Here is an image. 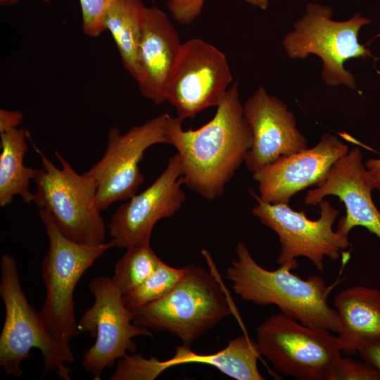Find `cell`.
<instances>
[{"label": "cell", "mask_w": 380, "mask_h": 380, "mask_svg": "<svg viewBox=\"0 0 380 380\" xmlns=\"http://www.w3.org/2000/svg\"><path fill=\"white\" fill-rule=\"evenodd\" d=\"M330 331L280 312L257 327L256 343L260 355L279 373L298 380H331L342 350Z\"/></svg>", "instance_id": "8"}, {"label": "cell", "mask_w": 380, "mask_h": 380, "mask_svg": "<svg viewBox=\"0 0 380 380\" xmlns=\"http://www.w3.org/2000/svg\"><path fill=\"white\" fill-rule=\"evenodd\" d=\"M168 115L160 114L124 133L116 127L109 129L104 154L84 172L96 183V203L101 211L137 194L144 181L139 163L146 151L153 145L166 144Z\"/></svg>", "instance_id": "12"}, {"label": "cell", "mask_w": 380, "mask_h": 380, "mask_svg": "<svg viewBox=\"0 0 380 380\" xmlns=\"http://www.w3.org/2000/svg\"><path fill=\"white\" fill-rule=\"evenodd\" d=\"M205 0H168L167 6L179 24H191L201 13Z\"/></svg>", "instance_id": "26"}, {"label": "cell", "mask_w": 380, "mask_h": 380, "mask_svg": "<svg viewBox=\"0 0 380 380\" xmlns=\"http://www.w3.org/2000/svg\"><path fill=\"white\" fill-rule=\"evenodd\" d=\"M260 356L257 343L248 336L240 335L229 341L227 346L215 353L197 354L189 343L176 348L173 357L163 361L165 369L186 363H203L215 367L220 372L237 380H263L258 368Z\"/></svg>", "instance_id": "19"}, {"label": "cell", "mask_w": 380, "mask_h": 380, "mask_svg": "<svg viewBox=\"0 0 380 380\" xmlns=\"http://www.w3.org/2000/svg\"><path fill=\"white\" fill-rule=\"evenodd\" d=\"M328 6L308 3L303 17L284 37L282 45L291 59L317 56L322 61V77L329 86L343 84L357 89L354 75L344 68L351 58L372 57L370 50L361 44L358 33L371 20L357 13L351 18L336 21Z\"/></svg>", "instance_id": "7"}, {"label": "cell", "mask_w": 380, "mask_h": 380, "mask_svg": "<svg viewBox=\"0 0 380 380\" xmlns=\"http://www.w3.org/2000/svg\"><path fill=\"white\" fill-rule=\"evenodd\" d=\"M187 268H175L161 261L142 284L122 295L125 305L134 310L164 298L182 280Z\"/></svg>", "instance_id": "23"}, {"label": "cell", "mask_w": 380, "mask_h": 380, "mask_svg": "<svg viewBox=\"0 0 380 380\" xmlns=\"http://www.w3.org/2000/svg\"><path fill=\"white\" fill-rule=\"evenodd\" d=\"M23 118L20 110L0 109V134L18 128Z\"/></svg>", "instance_id": "28"}, {"label": "cell", "mask_w": 380, "mask_h": 380, "mask_svg": "<svg viewBox=\"0 0 380 380\" xmlns=\"http://www.w3.org/2000/svg\"><path fill=\"white\" fill-rule=\"evenodd\" d=\"M247 3L257 6L261 9H266L269 4V0H244Z\"/></svg>", "instance_id": "30"}, {"label": "cell", "mask_w": 380, "mask_h": 380, "mask_svg": "<svg viewBox=\"0 0 380 380\" xmlns=\"http://www.w3.org/2000/svg\"><path fill=\"white\" fill-rule=\"evenodd\" d=\"M374 189L375 184L363 163L362 153L355 147L333 165L319 185L307 191L304 203L317 205L326 196H335L346 212L338 221V229L348 234L353 227H363L380 239V211L372 200Z\"/></svg>", "instance_id": "16"}, {"label": "cell", "mask_w": 380, "mask_h": 380, "mask_svg": "<svg viewBox=\"0 0 380 380\" xmlns=\"http://www.w3.org/2000/svg\"><path fill=\"white\" fill-rule=\"evenodd\" d=\"M253 143L244 163L254 173L281 156L308 148L307 139L298 130L287 105L260 87L243 104Z\"/></svg>", "instance_id": "15"}, {"label": "cell", "mask_w": 380, "mask_h": 380, "mask_svg": "<svg viewBox=\"0 0 380 380\" xmlns=\"http://www.w3.org/2000/svg\"><path fill=\"white\" fill-rule=\"evenodd\" d=\"M182 124L177 117L169 114L165 137L181 158L184 184L206 199L221 196L253 143L239 82L232 83L208 122L187 130Z\"/></svg>", "instance_id": "1"}, {"label": "cell", "mask_w": 380, "mask_h": 380, "mask_svg": "<svg viewBox=\"0 0 380 380\" xmlns=\"http://www.w3.org/2000/svg\"><path fill=\"white\" fill-rule=\"evenodd\" d=\"M0 206L12 203L15 196L25 203L33 202L34 193L29 188L37 168L24 165V157L29 149V132L23 128L0 134Z\"/></svg>", "instance_id": "20"}, {"label": "cell", "mask_w": 380, "mask_h": 380, "mask_svg": "<svg viewBox=\"0 0 380 380\" xmlns=\"http://www.w3.org/2000/svg\"><path fill=\"white\" fill-rule=\"evenodd\" d=\"M187 267L184 277L167 296L132 310L134 324L167 331L189 344L232 313L217 278L202 267Z\"/></svg>", "instance_id": "4"}, {"label": "cell", "mask_w": 380, "mask_h": 380, "mask_svg": "<svg viewBox=\"0 0 380 380\" xmlns=\"http://www.w3.org/2000/svg\"><path fill=\"white\" fill-rule=\"evenodd\" d=\"M357 353L380 373V334L364 339L357 348Z\"/></svg>", "instance_id": "27"}, {"label": "cell", "mask_w": 380, "mask_h": 380, "mask_svg": "<svg viewBox=\"0 0 380 380\" xmlns=\"http://www.w3.org/2000/svg\"><path fill=\"white\" fill-rule=\"evenodd\" d=\"M182 44L167 14L147 7L134 80L141 94L156 105L165 101V87Z\"/></svg>", "instance_id": "17"}, {"label": "cell", "mask_w": 380, "mask_h": 380, "mask_svg": "<svg viewBox=\"0 0 380 380\" xmlns=\"http://www.w3.org/2000/svg\"><path fill=\"white\" fill-rule=\"evenodd\" d=\"M338 316L336 333L346 355L357 353L361 342L380 334V291L367 286H353L334 298Z\"/></svg>", "instance_id": "18"}, {"label": "cell", "mask_w": 380, "mask_h": 380, "mask_svg": "<svg viewBox=\"0 0 380 380\" xmlns=\"http://www.w3.org/2000/svg\"><path fill=\"white\" fill-rule=\"evenodd\" d=\"M88 287L94 303L77 322V331L89 332L96 341L83 354L81 362L87 372L100 379L106 367H113L127 351L136 350L134 338L151 336L152 334L149 329L133 323V312L125 305L122 294L111 278L96 277Z\"/></svg>", "instance_id": "11"}, {"label": "cell", "mask_w": 380, "mask_h": 380, "mask_svg": "<svg viewBox=\"0 0 380 380\" xmlns=\"http://www.w3.org/2000/svg\"><path fill=\"white\" fill-rule=\"evenodd\" d=\"M331 380H380V373L365 361L342 357Z\"/></svg>", "instance_id": "25"}, {"label": "cell", "mask_w": 380, "mask_h": 380, "mask_svg": "<svg viewBox=\"0 0 380 380\" xmlns=\"http://www.w3.org/2000/svg\"><path fill=\"white\" fill-rule=\"evenodd\" d=\"M146 8L142 0H113L103 20L104 28L113 38L124 68L134 79Z\"/></svg>", "instance_id": "21"}, {"label": "cell", "mask_w": 380, "mask_h": 380, "mask_svg": "<svg viewBox=\"0 0 380 380\" xmlns=\"http://www.w3.org/2000/svg\"><path fill=\"white\" fill-rule=\"evenodd\" d=\"M42 167L33 181L37 187L33 203L45 209L68 239L82 244L105 243L106 226L96 203V185L93 179L77 173L58 151V167L34 144Z\"/></svg>", "instance_id": "5"}, {"label": "cell", "mask_w": 380, "mask_h": 380, "mask_svg": "<svg viewBox=\"0 0 380 380\" xmlns=\"http://www.w3.org/2000/svg\"><path fill=\"white\" fill-rule=\"evenodd\" d=\"M113 0H80L84 33L96 37L105 30L103 20Z\"/></svg>", "instance_id": "24"}, {"label": "cell", "mask_w": 380, "mask_h": 380, "mask_svg": "<svg viewBox=\"0 0 380 380\" xmlns=\"http://www.w3.org/2000/svg\"><path fill=\"white\" fill-rule=\"evenodd\" d=\"M365 165L374 182L376 189L380 191V158L369 159Z\"/></svg>", "instance_id": "29"}, {"label": "cell", "mask_w": 380, "mask_h": 380, "mask_svg": "<svg viewBox=\"0 0 380 380\" xmlns=\"http://www.w3.org/2000/svg\"><path fill=\"white\" fill-rule=\"evenodd\" d=\"M161 261L150 244L127 248L115 264L112 281L123 295L142 284Z\"/></svg>", "instance_id": "22"}, {"label": "cell", "mask_w": 380, "mask_h": 380, "mask_svg": "<svg viewBox=\"0 0 380 380\" xmlns=\"http://www.w3.org/2000/svg\"><path fill=\"white\" fill-rule=\"evenodd\" d=\"M232 75L224 53L199 38L182 44L165 87V99L183 121L217 106L231 87Z\"/></svg>", "instance_id": "10"}, {"label": "cell", "mask_w": 380, "mask_h": 380, "mask_svg": "<svg viewBox=\"0 0 380 380\" xmlns=\"http://www.w3.org/2000/svg\"><path fill=\"white\" fill-rule=\"evenodd\" d=\"M257 204L251 209L253 216L277 235L280 253L277 258L279 266L296 262L298 257L310 260L319 270L324 269L325 257L332 261L338 260L350 246L348 234L334 224L339 211L324 198L319 205V217L309 219L305 211H296L289 203H270L262 201L250 190Z\"/></svg>", "instance_id": "9"}, {"label": "cell", "mask_w": 380, "mask_h": 380, "mask_svg": "<svg viewBox=\"0 0 380 380\" xmlns=\"http://www.w3.org/2000/svg\"><path fill=\"white\" fill-rule=\"evenodd\" d=\"M49 239V249L42 263L45 300L39 310L50 333L71 357L70 342L77 334L73 293L83 274L108 249L112 241L91 246L75 242L60 231L49 213L39 209Z\"/></svg>", "instance_id": "3"}, {"label": "cell", "mask_w": 380, "mask_h": 380, "mask_svg": "<svg viewBox=\"0 0 380 380\" xmlns=\"http://www.w3.org/2000/svg\"><path fill=\"white\" fill-rule=\"evenodd\" d=\"M19 0H0V4L1 6H8V5H11V4H15ZM42 1L46 2V3H48L49 1V0H42Z\"/></svg>", "instance_id": "31"}, {"label": "cell", "mask_w": 380, "mask_h": 380, "mask_svg": "<svg viewBox=\"0 0 380 380\" xmlns=\"http://www.w3.org/2000/svg\"><path fill=\"white\" fill-rule=\"evenodd\" d=\"M181 158L172 156L162 173L146 189L124 201L107 225L115 247L150 244L156 224L172 217L185 200Z\"/></svg>", "instance_id": "13"}, {"label": "cell", "mask_w": 380, "mask_h": 380, "mask_svg": "<svg viewBox=\"0 0 380 380\" xmlns=\"http://www.w3.org/2000/svg\"><path fill=\"white\" fill-rule=\"evenodd\" d=\"M236 254L226 277L242 300L259 305H274L281 312L305 325L336 332L338 313L328 303L331 287L321 277L311 275L303 279L291 273L298 267L297 261L274 270H266L241 242L236 245Z\"/></svg>", "instance_id": "2"}, {"label": "cell", "mask_w": 380, "mask_h": 380, "mask_svg": "<svg viewBox=\"0 0 380 380\" xmlns=\"http://www.w3.org/2000/svg\"><path fill=\"white\" fill-rule=\"evenodd\" d=\"M0 296L6 310L0 336V365L7 374L20 377V363L30 358L32 348H38L44 359V374L53 370L58 377L70 380L71 369L65 363L69 356L47 329L39 311L30 305L20 284L15 259L8 254L1 258Z\"/></svg>", "instance_id": "6"}, {"label": "cell", "mask_w": 380, "mask_h": 380, "mask_svg": "<svg viewBox=\"0 0 380 380\" xmlns=\"http://www.w3.org/2000/svg\"><path fill=\"white\" fill-rule=\"evenodd\" d=\"M348 146L330 133H324L312 148L284 156L253 173L258 196L270 203H289L305 189L319 185Z\"/></svg>", "instance_id": "14"}]
</instances>
